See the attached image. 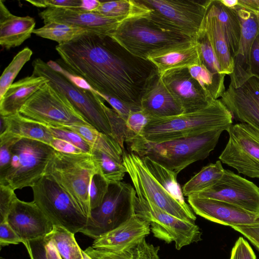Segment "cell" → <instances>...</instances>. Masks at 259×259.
Here are the masks:
<instances>
[{
	"mask_svg": "<svg viewBox=\"0 0 259 259\" xmlns=\"http://www.w3.org/2000/svg\"><path fill=\"white\" fill-rule=\"evenodd\" d=\"M232 228L242 234L259 252V224L250 226L234 227Z\"/></svg>",
	"mask_w": 259,
	"mask_h": 259,
	"instance_id": "51",
	"label": "cell"
},
{
	"mask_svg": "<svg viewBox=\"0 0 259 259\" xmlns=\"http://www.w3.org/2000/svg\"><path fill=\"white\" fill-rule=\"evenodd\" d=\"M90 32H94L78 26L55 22L47 23L33 31L35 35L55 41L58 45L69 42Z\"/></svg>",
	"mask_w": 259,
	"mask_h": 259,
	"instance_id": "35",
	"label": "cell"
},
{
	"mask_svg": "<svg viewBox=\"0 0 259 259\" xmlns=\"http://www.w3.org/2000/svg\"><path fill=\"white\" fill-rule=\"evenodd\" d=\"M250 74L259 80V34L253 44L250 59Z\"/></svg>",
	"mask_w": 259,
	"mask_h": 259,
	"instance_id": "52",
	"label": "cell"
},
{
	"mask_svg": "<svg viewBox=\"0 0 259 259\" xmlns=\"http://www.w3.org/2000/svg\"><path fill=\"white\" fill-rule=\"evenodd\" d=\"M191 196L226 202L259 213V187L229 169H225L214 186Z\"/></svg>",
	"mask_w": 259,
	"mask_h": 259,
	"instance_id": "15",
	"label": "cell"
},
{
	"mask_svg": "<svg viewBox=\"0 0 259 259\" xmlns=\"http://www.w3.org/2000/svg\"><path fill=\"white\" fill-rule=\"evenodd\" d=\"M20 139L7 132L0 134V179L4 176L10 166L12 147Z\"/></svg>",
	"mask_w": 259,
	"mask_h": 259,
	"instance_id": "44",
	"label": "cell"
},
{
	"mask_svg": "<svg viewBox=\"0 0 259 259\" xmlns=\"http://www.w3.org/2000/svg\"><path fill=\"white\" fill-rule=\"evenodd\" d=\"M99 95L105 101H106L112 106V108L115 110L125 121H126L130 113L132 111H134L130 107L115 98L100 94Z\"/></svg>",
	"mask_w": 259,
	"mask_h": 259,
	"instance_id": "53",
	"label": "cell"
},
{
	"mask_svg": "<svg viewBox=\"0 0 259 259\" xmlns=\"http://www.w3.org/2000/svg\"><path fill=\"white\" fill-rule=\"evenodd\" d=\"M19 113L48 126L91 125L68 99L49 82L27 100Z\"/></svg>",
	"mask_w": 259,
	"mask_h": 259,
	"instance_id": "9",
	"label": "cell"
},
{
	"mask_svg": "<svg viewBox=\"0 0 259 259\" xmlns=\"http://www.w3.org/2000/svg\"><path fill=\"white\" fill-rule=\"evenodd\" d=\"M32 51L28 47L19 52L4 71L0 79V99L4 95L24 65L30 60Z\"/></svg>",
	"mask_w": 259,
	"mask_h": 259,
	"instance_id": "38",
	"label": "cell"
},
{
	"mask_svg": "<svg viewBox=\"0 0 259 259\" xmlns=\"http://www.w3.org/2000/svg\"><path fill=\"white\" fill-rule=\"evenodd\" d=\"M99 173L93 156L55 151L46 170L76 202L88 219L91 216L89 191L93 176Z\"/></svg>",
	"mask_w": 259,
	"mask_h": 259,
	"instance_id": "6",
	"label": "cell"
},
{
	"mask_svg": "<svg viewBox=\"0 0 259 259\" xmlns=\"http://www.w3.org/2000/svg\"><path fill=\"white\" fill-rule=\"evenodd\" d=\"M200 49V64L212 74L221 76L226 75L220 72V67L207 33L203 27L196 39Z\"/></svg>",
	"mask_w": 259,
	"mask_h": 259,
	"instance_id": "39",
	"label": "cell"
},
{
	"mask_svg": "<svg viewBox=\"0 0 259 259\" xmlns=\"http://www.w3.org/2000/svg\"><path fill=\"white\" fill-rule=\"evenodd\" d=\"M159 246L147 242L145 238L120 252L95 249L92 246L83 250L91 259H160Z\"/></svg>",
	"mask_w": 259,
	"mask_h": 259,
	"instance_id": "30",
	"label": "cell"
},
{
	"mask_svg": "<svg viewBox=\"0 0 259 259\" xmlns=\"http://www.w3.org/2000/svg\"><path fill=\"white\" fill-rule=\"evenodd\" d=\"M141 110L151 118H162L184 113L156 71L147 81L141 101Z\"/></svg>",
	"mask_w": 259,
	"mask_h": 259,
	"instance_id": "22",
	"label": "cell"
},
{
	"mask_svg": "<svg viewBox=\"0 0 259 259\" xmlns=\"http://www.w3.org/2000/svg\"><path fill=\"white\" fill-rule=\"evenodd\" d=\"M35 21L30 16L12 14L0 1V45L6 49L20 46L35 29Z\"/></svg>",
	"mask_w": 259,
	"mask_h": 259,
	"instance_id": "24",
	"label": "cell"
},
{
	"mask_svg": "<svg viewBox=\"0 0 259 259\" xmlns=\"http://www.w3.org/2000/svg\"><path fill=\"white\" fill-rule=\"evenodd\" d=\"M227 132L229 140L219 160L239 174L259 179V133L241 122L232 124Z\"/></svg>",
	"mask_w": 259,
	"mask_h": 259,
	"instance_id": "14",
	"label": "cell"
},
{
	"mask_svg": "<svg viewBox=\"0 0 259 259\" xmlns=\"http://www.w3.org/2000/svg\"><path fill=\"white\" fill-rule=\"evenodd\" d=\"M2 116L6 126L4 132L20 138L36 140L51 145L54 137L48 127L41 123L27 118L19 112Z\"/></svg>",
	"mask_w": 259,
	"mask_h": 259,
	"instance_id": "28",
	"label": "cell"
},
{
	"mask_svg": "<svg viewBox=\"0 0 259 259\" xmlns=\"http://www.w3.org/2000/svg\"><path fill=\"white\" fill-rule=\"evenodd\" d=\"M134 210L137 216L149 224L155 237L167 243L174 242L178 250L201 240V232L195 223L181 220L137 195Z\"/></svg>",
	"mask_w": 259,
	"mask_h": 259,
	"instance_id": "13",
	"label": "cell"
},
{
	"mask_svg": "<svg viewBox=\"0 0 259 259\" xmlns=\"http://www.w3.org/2000/svg\"><path fill=\"white\" fill-rule=\"evenodd\" d=\"M38 15L45 24L50 22L65 23L107 35L123 22L93 12L67 8H48Z\"/></svg>",
	"mask_w": 259,
	"mask_h": 259,
	"instance_id": "21",
	"label": "cell"
},
{
	"mask_svg": "<svg viewBox=\"0 0 259 259\" xmlns=\"http://www.w3.org/2000/svg\"><path fill=\"white\" fill-rule=\"evenodd\" d=\"M122 157L138 198L153 203L181 220L195 223L196 217L191 207L181 204L163 188L148 172L140 156L124 150Z\"/></svg>",
	"mask_w": 259,
	"mask_h": 259,
	"instance_id": "11",
	"label": "cell"
},
{
	"mask_svg": "<svg viewBox=\"0 0 259 259\" xmlns=\"http://www.w3.org/2000/svg\"><path fill=\"white\" fill-rule=\"evenodd\" d=\"M91 155L99 173L109 184L123 179L127 171L123 164V157H116L95 149H92Z\"/></svg>",
	"mask_w": 259,
	"mask_h": 259,
	"instance_id": "36",
	"label": "cell"
},
{
	"mask_svg": "<svg viewBox=\"0 0 259 259\" xmlns=\"http://www.w3.org/2000/svg\"><path fill=\"white\" fill-rule=\"evenodd\" d=\"M230 259H256V257L248 242L240 237L232 248Z\"/></svg>",
	"mask_w": 259,
	"mask_h": 259,
	"instance_id": "48",
	"label": "cell"
},
{
	"mask_svg": "<svg viewBox=\"0 0 259 259\" xmlns=\"http://www.w3.org/2000/svg\"><path fill=\"white\" fill-rule=\"evenodd\" d=\"M203 27L207 33L218 59L221 73L230 75L234 70L233 58L230 54L218 19L209 5L204 20Z\"/></svg>",
	"mask_w": 259,
	"mask_h": 259,
	"instance_id": "26",
	"label": "cell"
},
{
	"mask_svg": "<svg viewBox=\"0 0 259 259\" xmlns=\"http://www.w3.org/2000/svg\"><path fill=\"white\" fill-rule=\"evenodd\" d=\"M232 124L231 113L218 99L194 112L167 117L151 118L142 136L150 142L160 143L218 129L227 131Z\"/></svg>",
	"mask_w": 259,
	"mask_h": 259,
	"instance_id": "4",
	"label": "cell"
},
{
	"mask_svg": "<svg viewBox=\"0 0 259 259\" xmlns=\"http://www.w3.org/2000/svg\"><path fill=\"white\" fill-rule=\"evenodd\" d=\"M0 259H5V258H3V257H0Z\"/></svg>",
	"mask_w": 259,
	"mask_h": 259,
	"instance_id": "56",
	"label": "cell"
},
{
	"mask_svg": "<svg viewBox=\"0 0 259 259\" xmlns=\"http://www.w3.org/2000/svg\"><path fill=\"white\" fill-rule=\"evenodd\" d=\"M30 259H60L55 246L45 238L24 242Z\"/></svg>",
	"mask_w": 259,
	"mask_h": 259,
	"instance_id": "41",
	"label": "cell"
},
{
	"mask_svg": "<svg viewBox=\"0 0 259 259\" xmlns=\"http://www.w3.org/2000/svg\"><path fill=\"white\" fill-rule=\"evenodd\" d=\"M61 63L100 95L115 98L134 111L148 79L157 69L107 35L90 32L56 47Z\"/></svg>",
	"mask_w": 259,
	"mask_h": 259,
	"instance_id": "1",
	"label": "cell"
},
{
	"mask_svg": "<svg viewBox=\"0 0 259 259\" xmlns=\"http://www.w3.org/2000/svg\"><path fill=\"white\" fill-rule=\"evenodd\" d=\"M145 167L153 178L174 198L183 205H187L177 182V174L148 157H141Z\"/></svg>",
	"mask_w": 259,
	"mask_h": 259,
	"instance_id": "33",
	"label": "cell"
},
{
	"mask_svg": "<svg viewBox=\"0 0 259 259\" xmlns=\"http://www.w3.org/2000/svg\"><path fill=\"white\" fill-rule=\"evenodd\" d=\"M149 14L125 20L109 36L133 55L147 60L196 41Z\"/></svg>",
	"mask_w": 259,
	"mask_h": 259,
	"instance_id": "2",
	"label": "cell"
},
{
	"mask_svg": "<svg viewBox=\"0 0 259 259\" xmlns=\"http://www.w3.org/2000/svg\"><path fill=\"white\" fill-rule=\"evenodd\" d=\"M7 222L23 244L45 238L54 226L33 201L26 202L18 198L14 202Z\"/></svg>",
	"mask_w": 259,
	"mask_h": 259,
	"instance_id": "19",
	"label": "cell"
},
{
	"mask_svg": "<svg viewBox=\"0 0 259 259\" xmlns=\"http://www.w3.org/2000/svg\"><path fill=\"white\" fill-rule=\"evenodd\" d=\"M45 239L55 246L63 259H84L82 250L76 241L74 234L65 228L54 225Z\"/></svg>",
	"mask_w": 259,
	"mask_h": 259,
	"instance_id": "34",
	"label": "cell"
},
{
	"mask_svg": "<svg viewBox=\"0 0 259 259\" xmlns=\"http://www.w3.org/2000/svg\"><path fill=\"white\" fill-rule=\"evenodd\" d=\"M22 241L7 222L0 223V245L5 246L10 244H18Z\"/></svg>",
	"mask_w": 259,
	"mask_h": 259,
	"instance_id": "49",
	"label": "cell"
},
{
	"mask_svg": "<svg viewBox=\"0 0 259 259\" xmlns=\"http://www.w3.org/2000/svg\"><path fill=\"white\" fill-rule=\"evenodd\" d=\"M14 191L9 185L0 184V223L7 221L11 208L18 198Z\"/></svg>",
	"mask_w": 259,
	"mask_h": 259,
	"instance_id": "45",
	"label": "cell"
},
{
	"mask_svg": "<svg viewBox=\"0 0 259 259\" xmlns=\"http://www.w3.org/2000/svg\"><path fill=\"white\" fill-rule=\"evenodd\" d=\"M148 60L154 65L161 76L170 70L189 68L200 64L199 46L196 40L188 46L150 58Z\"/></svg>",
	"mask_w": 259,
	"mask_h": 259,
	"instance_id": "27",
	"label": "cell"
},
{
	"mask_svg": "<svg viewBox=\"0 0 259 259\" xmlns=\"http://www.w3.org/2000/svg\"><path fill=\"white\" fill-rule=\"evenodd\" d=\"M225 6L231 9H242L248 11L259 17V0H220Z\"/></svg>",
	"mask_w": 259,
	"mask_h": 259,
	"instance_id": "50",
	"label": "cell"
},
{
	"mask_svg": "<svg viewBox=\"0 0 259 259\" xmlns=\"http://www.w3.org/2000/svg\"><path fill=\"white\" fill-rule=\"evenodd\" d=\"M134 187L124 182L109 184L101 204L92 209L86 227L81 232L95 239L115 229L134 213Z\"/></svg>",
	"mask_w": 259,
	"mask_h": 259,
	"instance_id": "10",
	"label": "cell"
},
{
	"mask_svg": "<svg viewBox=\"0 0 259 259\" xmlns=\"http://www.w3.org/2000/svg\"><path fill=\"white\" fill-rule=\"evenodd\" d=\"M233 9L237 13L241 28L238 50L233 58L234 70L230 75V84L237 88L251 77L250 54L254 41L259 34V17L244 9Z\"/></svg>",
	"mask_w": 259,
	"mask_h": 259,
	"instance_id": "20",
	"label": "cell"
},
{
	"mask_svg": "<svg viewBox=\"0 0 259 259\" xmlns=\"http://www.w3.org/2000/svg\"><path fill=\"white\" fill-rule=\"evenodd\" d=\"M31 188L33 201L54 225L61 226L74 234L86 227L88 217L54 180L45 175Z\"/></svg>",
	"mask_w": 259,
	"mask_h": 259,
	"instance_id": "8",
	"label": "cell"
},
{
	"mask_svg": "<svg viewBox=\"0 0 259 259\" xmlns=\"http://www.w3.org/2000/svg\"><path fill=\"white\" fill-rule=\"evenodd\" d=\"M49 80L31 74L13 83L0 99V114L8 116L19 112L21 108Z\"/></svg>",
	"mask_w": 259,
	"mask_h": 259,
	"instance_id": "25",
	"label": "cell"
},
{
	"mask_svg": "<svg viewBox=\"0 0 259 259\" xmlns=\"http://www.w3.org/2000/svg\"><path fill=\"white\" fill-rule=\"evenodd\" d=\"M160 77L167 90L183 108L184 113L203 108L214 100L192 76L188 68L168 70Z\"/></svg>",
	"mask_w": 259,
	"mask_h": 259,
	"instance_id": "16",
	"label": "cell"
},
{
	"mask_svg": "<svg viewBox=\"0 0 259 259\" xmlns=\"http://www.w3.org/2000/svg\"><path fill=\"white\" fill-rule=\"evenodd\" d=\"M192 76L201 85L204 91L213 99H218L225 92V76L212 74L203 65L189 67Z\"/></svg>",
	"mask_w": 259,
	"mask_h": 259,
	"instance_id": "37",
	"label": "cell"
},
{
	"mask_svg": "<svg viewBox=\"0 0 259 259\" xmlns=\"http://www.w3.org/2000/svg\"><path fill=\"white\" fill-rule=\"evenodd\" d=\"M32 74L47 78L51 84L64 95L90 124L112 137L110 123L105 111L104 100L91 87L76 83L62 71L55 69L41 59L32 62Z\"/></svg>",
	"mask_w": 259,
	"mask_h": 259,
	"instance_id": "5",
	"label": "cell"
},
{
	"mask_svg": "<svg viewBox=\"0 0 259 259\" xmlns=\"http://www.w3.org/2000/svg\"><path fill=\"white\" fill-rule=\"evenodd\" d=\"M51 146L56 151L62 153L68 154L84 153L79 148L70 143L55 138H54Z\"/></svg>",
	"mask_w": 259,
	"mask_h": 259,
	"instance_id": "54",
	"label": "cell"
},
{
	"mask_svg": "<svg viewBox=\"0 0 259 259\" xmlns=\"http://www.w3.org/2000/svg\"><path fill=\"white\" fill-rule=\"evenodd\" d=\"M60 259H63V258H62V257H61H61H60Z\"/></svg>",
	"mask_w": 259,
	"mask_h": 259,
	"instance_id": "57",
	"label": "cell"
},
{
	"mask_svg": "<svg viewBox=\"0 0 259 259\" xmlns=\"http://www.w3.org/2000/svg\"><path fill=\"white\" fill-rule=\"evenodd\" d=\"M84 259H91L86 253L82 250Z\"/></svg>",
	"mask_w": 259,
	"mask_h": 259,
	"instance_id": "55",
	"label": "cell"
},
{
	"mask_svg": "<svg viewBox=\"0 0 259 259\" xmlns=\"http://www.w3.org/2000/svg\"><path fill=\"white\" fill-rule=\"evenodd\" d=\"M221 100L233 117L259 133V80L251 77L239 88L229 84Z\"/></svg>",
	"mask_w": 259,
	"mask_h": 259,
	"instance_id": "18",
	"label": "cell"
},
{
	"mask_svg": "<svg viewBox=\"0 0 259 259\" xmlns=\"http://www.w3.org/2000/svg\"><path fill=\"white\" fill-rule=\"evenodd\" d=\"M151 118L142 110L132 111L126 121V125L130 131L135 135H142L144 129Z\"/></svg>",
	"mask_w": 259,
	"mask_h": 259,
	"instance_id": "46",
	"label": "cell"
},
{
	"mask_svg": "<svg viewBox=\"0 0 259 259\" xmlns=\"http://www.w3.org/2000/svg\"><path fill=\"white\" fill-rule=\"evenodd\" d=\"M150 231L149 224L134 214L117 227L95 239L92 246L120 252L145 238Z\"/></svg>",
	"mask_w": 259,
	"mask_h": 259,
	"instance_id": "23",
	"label": "cell"
},
{
	"mask_svg": "<svg viewBox=\"0 0 259 259\" xmlns=\"http://www.w3.org/2000/svg\"><path fill=\"white\" fill-rule=\"evenodd\" d=\"M27 2L39 8H67L82 10L83 0H39Z\"/></svg>",
	"mask_w": 259,
	"mask_h": 259,
	"instance_id": "47",
	"label": "cell"
},
{
	"mask_svg": "<svg viewBox=\"0 0 259 259\" xmlns=\"http://www.w3.org/2000/svg\"><path fill=\"white\" fill-rule=\"evenodd\" d=\"M138 1L150 10L151 18L196 40L211 0Z\"/></svg>",
	"mask_w": 259,
	"mask_h": 259,
	"instance_id": "12",
	"label": "cell"
},
{
	"mask_svg": "<svg viewBox=\"0 0 259 259\" xmlns=\"http://www.w3.org/2000/svg\"><path fill=\"white\" fill-rule=\"evenodd\" d=\"M46 126L48 127L54 138L70 143L84 153L92 154V147L77 134L63 127Z\"/></svg>",
	"mask_w": 259,
	"mask_h": 259,
	"instance_id": "42",
	"label": "cell"
},
{
	"mask_svg": "<svg viewBox=\"0 0 259 259\" xmlns=\"http://www.w3.org/2000/svg\"><path fill=\"white\" fill-rule=\"evenodd\" d=\"M224 131L218 129L160 143L150 142L137 135L126 143L131 152L140 157H148L178 175L192 163L205 159Z\"/></svg>",
	"mask_w": 259,
	"mask_h": 259,
	"instance_id": "3",
	"label": "cell"
},
{
	"mask_svg": "<svg viewBox=\"0 0 259 259\" xmlns=\"http://www.w3.org/2000/svg\"><path fill=\"white\" fill-rule=\"evenodd\" d=\"M105 111L108 119L112 138L114 139L124 150V142L136 136L128 130L125 119L114 109L105 106Z\"/></svg>",
	"mask_w": 259,
	"mask_h": 259,
	"instance_id": "40",
	"label": "cell"
},
{
	"mask_svg": "<svg viewBox=\"0 0 259 259\" xmlns=\"http://www.w3.org/2000/svg\"><path fill=\"white\" fill-rule=\"evenodd\" d=\"M109 186V184L99 173L93 176L89 191L91 210L101 204L108 192Z\"/></svg>",
	"mask_w": 259,
	"mask_h": 259,
	"instance_id": "43",
	"label": "cell"
},
{
	"mask_svg": "<svg viewBox=\"0 0 259 259\" xmlns=\"http://www.w3.org/2000/svg\"><path fill=\"white\" fill-rule=\"evenodd\" d=\"M188 202L197 215L219 224L234 227L259 224V213L218 200L190 196Z\"/></svg>",
	"mask_w": 259,
	"mask_h": 259,
	"instance_id": "17",
	"label": "cell"
},
{
	"mask_svg": "<svg viewBox=\"0 0 259 259\" xmlns=\"http://www.w3.org/2000/svg\"><path fill=\"white\" fill-rule=\"evenodd\" d=\"M224 171L225 169L219 160L203 167L184 185L183 195L188 197L210 188L221 179Z\"/></svg>",
	"mask_w": 259,
	"mask_h": 259,
	"instance_id": "32",
	"label": "cell"
},
{
	"mask_svg": "<svg viewBox=\"0 0 259 259\" xmlns=\"http://www.w3.org/2000/svg\"><path fill=\"white\" fill-rule=\"evenodd\" d=\"M56 150L36 140L21 138L13 146L11 161L0 184L14 190L32 187L45 176L47 165Z\"/></svg>",
	"mask_w": 259,
	"mask_h": 259,
	"instance_id": "7",
	"label": "cell"
},
{
	"mask_svg": "<svg viewBox=\"0 0 259 259\" xmlns=\"http://www.w3.org/2000/svg\"><path fill=\"white\" fill-rule=\"evenodd\" d=\"M218 19L233 58L236 55L241 36V24L237 12L220 0H211L209 5Z\"/></svg>",
	"mask_w": 259,
	"mask_h": 259,
	"instance_id": "29",
	"label": "cell"
},
{
	"mask_svg": "<svg viewBox=\"0 0 259 259\" xmlns=\"http://www.w3.org/2000/svg\"><path fill=\"white\" fill-rule=\"evenodd\" d=\"M92 12L123 21L135 16L146 15L150 10L138 0L100 1L99 6Z\"/></svg>",
	"mask_w": 259,
	"mask_h": 259,
	"instance_id": "31",
	"label": "cell"
}]
</instances>
